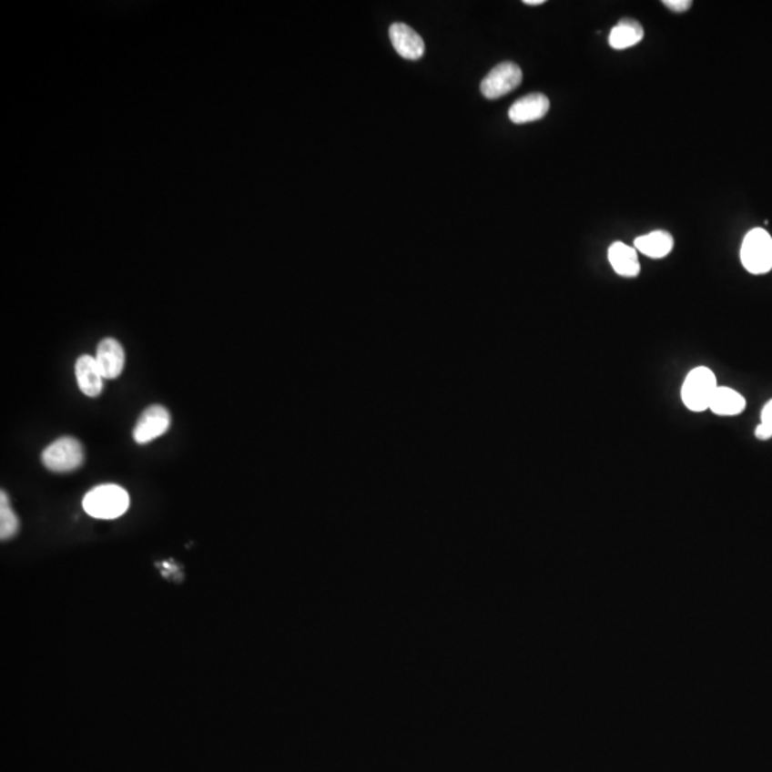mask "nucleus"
<instances>
[{
	"label": "nucleus",
	"instance_id": "obj_7",
	"mask_svg": "<svg viewBox=\"0 0 772 772\" xmlns=\"http://www.w3.org/2000/svg\"><path fill=\"white\" fill-rule=\"evenodd\" d=\"M390 39L393 49L403 59L420 60L425 54V42L408 25L393 24L390 27Z\"/></svg>",
	"mask_w": 772,
	"mask_h": 772
},
{
	"label": "nucleus",
	"instance_id": "obj_12",
	"mask_svg": "<svg viewBox=\"0 0 772 772\" xmlns=\"http://www.w3.org/2000/svg\"><path fill=\"white\" fill-rule=\"evenodd\" d=\"M746 406V398L741 393L728 386H718L709 403V410L719 416H736L743 413Z\"/></svg>",
	"mask_w": 772,
	"mask_h": 772
},
{
	"label": "nucleus",
	"instance_id": "obj_3",
	"mask_svg": "<svg viewBox=\"0 0 772 772\" xmlns=\"http://www.w3.org/2000/svg\"><path fill=\"white\" fill-rule=\"evenodd\" d=\"M741 262L749 273L763 275L772 269V239L764 229L751 230L744 238Z\"/></svg>",
	"mask_w": 772,
	"mask_h": 772
},
{
	"label": "nucleus",
	"instance_id": "obj_15",
	"mask_svg": "<svg viewBox=\"0 0 772 772\" xmlns=\"http://www.w3.org/2000/svg\"><path fill=\"white\" fill-rule=\"evenodd\" d=\"M19 531V520L12 510L6 493H0V536L2 540H9Z\"/></svg>",
	"mask_w": 772,
	"mask_h": 772
},
{
	"label": "nucleus",
	"instance_id": "obj_2",
	"mask_svg": "<svg viewBox=\"0 0 772 772\" xmlns=\"http://www.w3.org/2000/svg\"><path fill=\"white\" fill-rule=\"evenodd\" d=\"M716 375L706 367H698L686 375L681 388L684 405L693 412L709 410L714 393L718 390Z\"/></svg>",
	"mask_w": 772,
	"mask_h": 772
},
{
	"label": "nucleus",
	"instance_id": "obj_14",
	"mask_svg": "<svg viewBox=\"0 0 772 772\" xmlns=\"http://www.w3.org/2000/svg\"><path fill=\"white\" fill-rule=\"evenodd\" d=\"M644 37V29L639 22L634 19H623L611 30L609 45L616 50L635 46Z\"/></svg>",
	"mask_w": 772,
	"mask_h": 772
},
{
	"label": "nucleus",
	"instance_id": "obj_13",
	"mask_svg": "<svg viewBox=\"0 0 772 772\" xmlns=\"http://www.w3.org/2000/svg\"><path fill=\"white\" fill-rule=\"evenodd\" d=\"M634 245H635V249L645 257L661 259L673 250L674 238L665 230H655V232L648 233L644 237L636 238Z\"/></svg>",
	"mask_w": 772,
	"mask_h": 772
},
{
	"label": "nucleus",
	"instance_id": "obj_4",
	"mask_svg": "<svg viewBox=\"0 0 772 772\" xmlns=\"http://www.w3.org/2000/svg\"><path fill=\"white\" fill-rule=\"evenodd\" d=\"M85 450L79 441L64 436L50 443L42 453V462L54 472H70L82 466Z\"/></svg>",
	"mask_w": 772,
	"mask_h": 772
},
{
	"label": "nucleus",
	"instance_id": "obj_17",
	"mask_svg": "<svg viewBox=\"0 0 772 772\" xmlns=\"http://www.w3.org/2000/svg\"><path fill=\"white\" fill-rule=\"evenodd\" d=\"M664 5L668 9L674 10V12L683 14V12H686L689 7L693 6V2L691 0H664Z\"/></svg>",
	"mask_w": 772,
	"mask_h": 772
},
{
	"label": "nucleus",
	"instance_id": "obj_5",
	"mask_svg": "<svg viewBox=\"0 0 772 772\" xmlns=\"http://www.w3.org/2000/svg\"><path fill=\"white\" fill-rule=\"evenodd\" d=\"M523 82V70L513 62L496 65L490 74L483 77L481 92L486 99H500L510 94Z\"/></svg>",
	"mask_w": 772,
	"mask_h": 772
},
{
	"label": "nucleus",
	"instance_id": "obj_6",
	"mask_svg": "<svg viewBox=\"0 0 772 772\" xmlns=\"http://www.w3.org/2000/svg\"><path fill=\"white\" fill-rule=\"evenodd\" d=\"M170 425V415L167 408L160 405H152L144 412L140 413L139 420L135 425L134 438L137 443L144 445L150 441L157 440L164 435Z\"/></svg>",
	"mask_w": 772,
	"mask_h": 772
},
{
	"label": "nucleus",
	"instance_id": "obj_8",
	"mask_svg": "<svg viewBox=\"0 0 772 772\" xmlns=\"http://www.w3.org/2000/svg\"><path fill=\"white\" fill-rule=\"evenodd\" d=\"M97 367L105 380H115L119 377L125 367V350L114 338H105L100 340L96 350Z\"/></svg>",
	"mask_w": 772,
	"mask_h": 772
},
{
	"label": "nucleus",
	"instance_id": "obj_11",
	"mask_svg": "<svg viewBox=\"0 0 772 772\" xmlns=\"http://www.w3.org/2000/svg\"><path fill=\"white\" fill-rule=\"evenodd\" d=\"M608 259L613 269L621 277L635 278L641 272V263L635 248L628 247L625 243H613L609 247Z\"/></svg>",
	"mask_w": 772,
	"mask_h": 772
},
{
	"label": "nucleus",
	"instance_id": "obj_10",
	"mask_svg": "<svg viewBox=\"0 0 772 772\" xmlns=\"http://www.w3.org/2000/svg\"><path fill=\"white\" fill-rule=\"evenodd\" d=\"M75 372H76L79 390L85 395L89 396V398H96L100 395V392L104 390L105 378L102 377L95 358L89 357V355H82L76 361Z\"/></svg>",
	"mask_w": 772,
	"mask_h": 772
},
{
	"label": "nucleus",
	"instance_id": "obj_9",
	"mask_svg": "<svg viewBox=\"0 0 772 772\" xmlns=\"http://www.w3.org/2000/svg\"><path fill=\"white\" fill-rule=\"evenodd\" d=\"M550 110V99L543 94H531L513 102L508 117L513 124H528L543 119Z\"/></svg>",
	"mask_w": 772,
	"mask_h": 772
},
{
	"label": "nucleus",
	"instance_id": "obj_16",
	"mask_svg": "<svg viewBox=\"0 0 772 772\" xmlns=\"http://www.w3.org/2000/svg\"><path fill=\"white\" fill-rule=\"evenodd\" d=\"M756 436L759 441L772 438V400L766 403L761 412V422L757 426Z\"/></svg>",
	"mask_w": 772,
	"mask_h": 772
},
{
	"label": "nucleus",
	"instance_id": "obj_18",
	"mask_svg": "<svg viewBox=\"0 0 772 772\" xmlns=\"http://www.w3.org/2000/svg\"><path fill=\"white\" fill-rule=\"evenodd\" d=\"M523 4L528 5V6H540V5L545 4V0H523Z\"/></svg>",
	"mask_w": 772,
	"mask_h": 772
},
{
	"label": "nucleus",
	"instance_id": "obj_1",
	"mask_svg": "<svg viewBox=\"0 0 772 772\" xmlns=\"http://www.w3.org/2000/svg\"><path fill=\"white\" fill-rule=\"evenodd\" d=\"M129 495L119 485H100L89 491L84 498V510L99 520H115L129 508Z\"/></svg>",
	"mask_w": 772,
	"mask_h": 772
}]
</instances>
